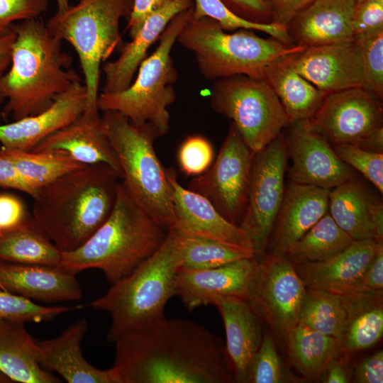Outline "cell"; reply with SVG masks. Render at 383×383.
Listing matches in <instances>:
<instances>
[{"label":"cell","mask_w":383,"mask_h":383,"mask_svg":"<svg viewBox=\"0 0 383 383\" xmlns=\"http://www.w3.org/2000/svg\"><path fill=\"white\" fill-rule=\"evenodd\" d=\"M113 343L122 383L235 382L223 339L192 321L165 318Z\"/></svg>","instance_id":"6da1fadb"},{"label":"cell","mask_w":383,"mask_h":383,"mask_svg":"<svg viewBox=\"0 0 383 383\" xmlns=\"http://www.w3.org/2000/svg\"><path fill=\"white\" fill-rule=\"evenodd\" d=\"M16 33L11 65L0 81L1 118L13 121L48 109L72 84L81 82L62 40L53 36L40 16L13 23Z\"/></svg>","instance_id":"7a4b0ae2"},{"label":"cell","mask_w":383,"mask_h":383,"mask_svg":"<svg viewBox=\"0 0 383 383\" xmlns=\"http://www.w3.org/2000/svg\"><path fill=\"white\" fill-rule=\"evenodd\" d=\"M121 179L109 165H86L36 191L32 218L61 252L81 246L106 221Z\"/></svg>","instance_id":"3957f363"},{"label":"cell","mask_w":383,"mask_h":383,"mask_svg":"<svg viewBox=\"0 0 383 383\" xmlns=\"http://www.w3.org/2000/svg\"><path fill=\"white\" fill-rule=\"evenodd\" d=\"M167 233L140 206L121 180L108 218L81 246L61 252L58 267L75 274L98 269L111 285L151 257Z\"/></svg>","instance_id":"277c9868"},{"label":"cell","mask_w":383,"mask_h":383,"mask_svg":"<svg viewBox=\"0 0 383 383\" xmlns=\"http://www.w3.org/2000/svg\"><path fill=\"white\" fill-rule=\"evenodd\" d=\"M179 233L168 231L159 249L126 277L111 285L90 306L107 312L110 343L130 331L165 319L167 301L175 296L177 274L181 265Z\"/></svg>","instance_id":"5b68a950"},{"label":"cell","mask_w":383,"mask_h":383,"mask_svg":"<svg viewBox=\"0 0 383 383\" xmlns=\"http://www.w3.org/2000/svg\"><path fill=\"white\" fill-rule=\"evenodd\" d=\"M255 31L238 29L228 33L216 21L196 18L193 12L177 41L193 52L204 78L213 81L237 74L264 79L274 60L306 48L287 45L272 37L261 38Z\"/></svg>","instance_id":"8992f818"},{"label":"cell","mask_w":383,"mask_h":383,"mask_svg":"<svg viewBox=\"0 0 383 383\" xmlns=\"http://www.w3.org/2000/svg\"><path fill=\"white\" fill-rule=\"evenodd\" d=\"M101 122L118 157L127 190L145 211L169 231L175 216L166 170L154 148L157 133L149 124H132L117 111L103 112Z\"/></svg>","instance_id":"52a82bcc"},{"label":"cell","mask_w":383,"mask_h":383,"mask_svg":"<svg viewBox=\"0 0 383 383\" xmlns=\"http://www.w3.org/2000/svg\"><path fill=\"white\" fill-rule=\"evenodd\" d=\"M193 12L194 6L170 21L160 36L157 47L141 62L135 81L127 89L99 94V111H117L133 125L149 124L159 137L168 133L170 116L167 108L176 100L173 84L178 78L171 51Z\"/></svg>","instance_id":"ba28073f"},{"label":"cell","mask_w":383,"mask_h":383,"mask_svg":"<svg viewBox=\"0 0 383 383\" xmlns=\"http://www.w3.org/2000/svg\"><path fill=\"white\" fill-rule=\"evenodd\" d=\"M133 4V0H79L47 21L49 32L67 41L78 55L87 92V110L99 111L101 65L122 46L120 21L128 19Z\"/></svg>","instance_id":"9c48e42d"},{"label":"cell","mask_w":383,"mask_h":383,"mask_svg":"<svg viewBox=\"0 0 383 383\" xmlns=\"http://www.w3.org/2000/svg\"><path fill=\"white\" fill-rule=\"evenodd\" d=\"M214 111L232 121L254 152L266 147L290 123L282 105L263 79L237 74L214 81L210 91Z\"/></svg>","instance_id":"30bf717a"},{"label":"cell","mask_w":383,"mask_h":383,"mask_svg":"<svg viewBox=\"0 0 383 383\" xmlns=\"http://www.w3.org/2000/svg\"><path fill=\"white\" fill-rule=\"evenodd\" d=\"M287 163L281 133L255 152L248 202L238 225L250 240L254 257L263 254L269 244L284 195Z\"/></svg>","instance_id":"8fae6325"},{"label":"cell","mask_w":383,"mask_h":383,"mask_svg":"<svg viewBox=\"0 0 383 383\" xmlns=\"http://www.w3.org/2000/svg\"><path fill=\"white\" fill-rule=\"evenodd\" d=\"M254 155L231 123L213 163L187 189L204 196L226 220L238 226L248 202Z\"/></svg>","instance_id":"7c38bea8"},{"label":"cell","mask_w":383,"mask_h":383,"mask_svg":"<svg viewBox=\"0 0 383 383\" xmlns=\"http://www.w3.org/2000/svg\"><path fill=\"white\" fill-rule=\"evenodd\" d=\"M306 291L295 265L285 255L270 252L257 260L247 301L284 338L299 322Z\"/></svg>","instance_id":"4fadbf2b"},{"label":"cell","mask_w":383,"mask_h":383,"mask_svg":"<svg viewBox=\"0 0 383 383\" xmlns=\"http://www.w3.org/2000/svg\"><path fill=\"white\" fill-rule=\"evenodd\" d=\"M308 121L333 145L359 146L383 127L382 100L362 87L330 93Z\"/></svg>","instance_id":"5bb4252c"},{"label":"cell","mask_w":383,"mask_h":383,"mask_svg":"<svg viewBox=\"0 0 383 383\" xmlns=\"http://www.w3.org/2000/svg\"><path fill=\"white\" fill-rule=\"evenodd\" d=\"M289 124L286 145L292 161L288 172L291 182L331 190L356 178L353 168L338 157L331 144L308 119Z\"/></svg>","instance_id":"9a60e30c"},{"label":"cell","mask_w":383,"mask_h":383,"mask_svg":"<svg viewBox=\"0 0 383 383\" xmlns=\"http://www.w3.org/2000/svg\"><path fill=\"white\" fill-rule=\"evenodd\" d=\"M293 63L299 74L325 94L365 87L360 49L355 38L307 47L294 55Z\"/></svg>","instance_id":"2e32d148"},{"label":"cell","mask_w":383,"mask_h":383,"mask_svg":"<svg viewBox=\"0 0 383 383\" xmlns=\"http://www.w3.org/2000/svg\"><path fill=\"white\" fill-rule=\"evenodd\" d=\"M175 220L172 228L183 235L205 237L254 255L250 240L239 226L226 220L204 196L183 187L173 170H166Z\"/></svg>","instance_id":"e0dca14e"},{"label":"cell","mask_w":383,"mask_h":383,"mask_svg":"<svg viewBox=\"0 0 383 383\" xmlns=\"http://www.w3.org/2000/svg\"><path fill=\"white\" fill-rule=\"evenodd\" d=\"M257 265L255 257L204 270H179L175 296L192 311L213 305L221 297L235 296L247 301Z\"/></svg>","instance_id":"ac0fdd59"},{"label":"cell","mask_w":383,"mask_h":383,"mask_svg":"<svg viewBox=\"0 0 383 383\" xmlns=\"http://www.w3.org/2000/svg\"><path fill=\"white\" fill-rule=\"evenodd\" d=\"M87 92L78 82L59 95L45 111L0 125L1 147L30 151L44 138L74 121L85 109Z\"/></svg>","instance_id":"d6986e66"},{"label":"cell","mask_w":383,"mask_h":383,"mask_svg":"<svg viewBox=\"0 0 383 383\" xmlns=\"http://www.w3.org/2000/svg\"><path fill=\"white\" fill-rule=\"evenodd\" d=\"M87 331V321L80 318L57 337L36 340L40 365L48 372L58 374L68 383H122L113 367L98 369L83 356L81 343Z\"/></svg>","instance_id":"ffe728a7"},{"label":"cell","mask_w":383,"mask_h":383,"mask_svg":"<svg viewBox=\"0 0 383 383\" xmlns=\"http://www.w3.org/2000/svg\"><path fill=\"white\" fill-rule=\"evenodd\" d=\"M76 275L55 266L0 260V289L33 301L81 299L82 289Z\"/></svg>","instance_id":"44dd1931"},{"label":"cell","mask_w":383,"mask_h":383,"mask_svg":"<svg viewBox=\"0 0 383 383\" xmlns=\"http://www.w3.org/2000/svg\"><path fill=\"white\" fill-rule=\"evenodd\" d=\"M329 192L290 182L269 241L271 252L284 255L328 213Z\"/></svg>","instance_id":"7402d4cb"},{"label":"cell","mask_w":383,"mask_h":383,"mask_svg":"<svg viewBox=\"0 0 383 383\" xmlns=\"http://www.w3.org/2000/svg\"><path fill=\"white\" fill-rule=\"evenodd\" d=\"M61 150L85 165L105 164L122 179L118 157L104 133L99 111L84 109L74 121L50 134L30 151Z\"/></svg>","instance_id":"603a6c76"},{"label":"cell","mask_w":383,"mask_h":383,"mask_svg":"<svg viewBox=\"0 0 383 383\" xmlns=\"http://www.w3.org/2000/svg\"><path fill=\"white\" fill-rule=\"evenodd\" d=\"M355 0H315L287 26L293 45L320 46L353 40Z\"/></svg>","instance_id":"cb8c5ba5"},{"label":"cell","mask_w":383,"mask_h":383,"mask_svg":"<svg viewBox=\"0 0 383 383\" xmlns=\"http://www.w3.org/2000/svg\"><path fill=\"white\" fill-rule=\"evenodd\" d=\"M382 247V241L354 240L328 260L295 268L306 288L342 294L350 291Z\"/></svg>","instance_id":"d4e9b609"},{"label":"cell","mask_w":383,"mask_h":383,"mask_svg":"<svg viewBox=\"0 0 383 383\" xmlns=\"http://www.w3.org/2000/svg\"><path fill=\"white\" fill-rule=\"evenodd\" d=\"M328 212L354 240L382 241V201L355 178L330 190Z\"/></svg>","instance_id":"484cf974"},{"label":"cell","mask_w":383,"mask_h":383,"mask_svg":"<svg viewBox=\"0 0 383 383\" xmlns=\"http://www.w3.org/2000/svg\"><path fill=\"white\" fill-rule=\"evenodd\" d=\"M192 6V0H173L148 16L132 40L122 45L119 57L103 66L105 77L103 92L117 93L127 89L146 57L148 49L160 38L170 21Z\"/></svg>","instance_id":"4316f807"},{"label":"cell","mask_w":383,"mask_h":383,"mask_svg":"<svg viewBox=\"0 0 383 383\" xmlns=\"http://www.w3.org/2000/svg\"><path fill=\"white\" fill-rule=\"evenodd\" d=\"M213 305L223 321L225 347L235 382L245 383L250 362L263 338L262 319L246 300L239 297H221Z\"/></svg>","instance_id":"83f0119b"},{"label":"cell","mask_w":383,"mask_h":383,"mask_svg":"<svg viewBox=\"0 0 383 383\" xmlns=\"http://www.w3.org/2000/svg\"><path fill=\"white\" fill-rule=\"evenodd\" d=\"M0 372L13 382H61L42 367L36 339L19 321L0 319Z\"/></svg>","instance_id":"f1b7e54d"},{"label":"cell","mask_w":383,"mask_h":383,"mask_svg":"<svg viewBox=\"0 0 383 383\" xmlns=\"http://www.w3.org/2000/svg\"><path fill=\"white\" fill-rule=\"evenodd\" d=\"M295 54L274 60L267 67L264 78L279 99L290 123L309 119L326 95L296 71L293 63Z\"/></svg>","instance_id":"f546056e"},{"label":"cell","mask_w":383,"mask_h":383,"mask_svg":"<svg viewBox=\"0 0 383 383\" xmlns=\"http://www.w3.org/2000/svg\"><path fill=\"white\" fill-rule=\"evenodd\" d=\"M341 295L346 311V323L340 339L342 352L371 347L383 333L382 291Z\"/></svg>","instance_id":"4dcf8cb0"},{"label":"cell","mask_w":383,"mask_h":383,"mask_svg":"<svg viewBox=\"0 0 383 383\" xmlns=\"http://www.w3.org/2000/svg\"><path fill=\"white\" fill-rule=\"evenodd\" d=\"M0 260L58 267L61 251L30 215L18 226L0 231Z\"/></svg>","instance_id":"1f68e13d"},{"label":"cell","mask_w":383,"mask_h":383,"mask_svg":"<svg viewBox=\"0 0 383 383\" xmlns=\"http://www.w3.org/2000/svg\"><path fill=\"white\" fill-rule=\"evenodd\" d=\"M290 359L296 370L309 379L321 377L328 363L342 352L338 339L322 334L300 323L284 338Z\"/></svg>","instance_id":"d6a6232c"},{"label":"cell","mask_w":383,"mask_h":383,"mask_svg":"<svg viewBox=\"0 0 383 383\" xmlns=\"http://www.w3.org/2000/svg\"><path fill=\"white\" fill-rule=\"evenodd\" d=\"M0 157L11 161L35 191L84 166L61 150L18 151L0 148Z\"/></svg>","instance_id":"836d02e7"},{"label":"cell","mask_w":383,"mask_h":383,"mask_svg":"<svg viewBox=\"0 0 383 383\" xmlns=\"http://www.w3.org/2000/svg\"><path fill=\"white\" fill-rule=\"evenodd\" d=\"M353 241L328 212L284 255L294 265L322 262L336 255Z\"/></svg>","instance_id":"e575fe53"},{"label":"cell","mask_w":383,"mask_h":383,"mask_svg":"<svg viewBox=\"0 0 383 383\" xmlns=\"http://www.w3.org/2000/svg\"><path fill=\"white\" fill-rule=\"evenodd\" d=\"M298 323L340 340L346 323V311L342 295L306 288Z\"/></svg>","instance_id":"d590c367"},{"label":"cell","mask_w":383,"mask_h":383,"mask_svg":"<svg viewBox=\"0 0 383 383\" xmlns=\"http://www.w3.org/2000/svg\"><path fill=\"white\" fill-rule=\"evenodd\" d=\"M181 270H204L234 261L252 257L246 251L218 240L196 235L180 234Z\"/></svg>","instance_id":"8d00e7d4"},{"label":"cell","mask_w":383,"mask_h":383,"mask_svg":"<svg viewBox=\"0 0 383 383\" xmlns=\"http://www.w3.org/2000/svg\"><path fill=\"white\" fill-rule=\"evenodd\" d=\"M194 16L207 17L216 21L224 30L248 29L263 32L287 45H294L287 26L276 23H258L247 21L231 11L221 0H192Z\"/></svg>","instance_id":"74e56055"},{"label":"cell","mask_w":383,"mask_h":383,"mask_svg":"<svg viewBox=\"0 0 383 383\" xmlns=\"http://www.w3.org/2000/svg\"><path fill=\"white\" fill-rule=\"evenodd\" d=\"M298 380L283 364L273 338L270 334L264 335L248 365L245 383H287Z\"/></svg>","instance_id":"f35d334b"},{"label":"cell","mask_w":383,"mask_h":383,"mask_svg":"<svg viewBox=\"0 0 383 383\" xmlns=\"http://www.w3.org/2000/svg\"><path fill=\"white\" fill-rule=\"evenodd\" d=\"M80 308V305L45 306L29 299L0 289V319L38 323Z\"/></svg>","instance_id":"ab89813d"},{"label":"cell","mask_w":383,"mask_h":383,"mask_svg":"<svg viewBox=\"0 0 383 383\" xmlns=\"http://www.w3.org/2000/svg\"><path fill=\"white\" fill-rule=\"evenodd\" d=\"M361 55L365 87L383 99V31L355 36Z\"/></svg>","instance_id":"60d3db41"},{"label":"cell","mask_w":383,"mask_h":383,"mask_svg":"<svg viewBox=\"0 0 383 383\" xmlns=\"http://www.w3.org/2000/svg\"><path fill=\"white\" fill-rule=\"evenodd\" d=\"M338 157L364 175L383 193V152H372L351 144L332 145Z\"/></svg>","instance_id":"b9f144b4"},{"label":"cell","mask_w":383,"mask_h":383,"mask_svg":"<svg viewBox=\"0 0 383 383\" xmlns=\"http://www.w3.org/2000/svg\"><path fill=\"white\" fill-rule=\"evenodd\" d=\"M211 143L199 135L188 136L181 144L177 161L181 171L187 176H199L205 172L213 161Z\"/></svg>","instance_id":"7bdbcfd3"},{"label":"cell","mask_w":383,"mask_h":383,"mask_svg":"<svg viewBox=\"0 0 383 383\" xmlns=\"http://www.w3.org/2000/svg\"><path fill=\"white\" fill-rule=\"evenodd\" d=\"M352 25L355 36L383 31V0H355Z\"/></svg>","instance_id":"ee69618b"},{"label":"cell","mask_w":383,"mask_h":383,"mask_svg":"<svg viewBox=\"0 0 383 383\" xmlns=\"http://www.w3.org/2000/svg\"><path fill=\"white\" fill-rule=\"evenodd\" d=\"M48 4V0H0V31L16 21L40 16Z\"/></svg>","instance_id":"f6af8a7d"},{"label":"cell","mask_w":383,"mask_h":383,"mask_svg":"<svg viewBox=\"0 0 383 383\" xmlns=\"http://www.w3.org/2000/svg\"><path fill=\"white\" fill-rule=\"evenodd\" d=\"M233 13L247 21L269 23L272 22L270 9L265 0H221Z\"/></svg>","instance_id":"bcb514c9"},{"label":"cell","mask_w":383,"mask_h":383,"mask_svg":"<svg viewBox=\"0 0 383 383\" xmlns=\"http://www.w3.org/2000/svg\"><path fill=\"white\" fill-rule=\"evenodd\" d=\"M29 216L19 198L11 194H0V231L18 226Z\"/></svg>","instance_id":"7dc6e473"},{"label":"cell","mask_w":383,"mask_h":383,"mask_svg":"<svg viewBox=\"0 0 383 383\" xmlns=\"http://www.w3.org/2000/svg\"><path fill=\"white\" fill-rule=\"evenodd\" d=\"M382 289L383 247L379 249L370 265L349 292H375L382 291Z\"/></svg>","instance_id":"c3c4849f"},{"label":"cell","mask_w":383,"mask_h":383,"mask_svg":"<svg viewBox=\"0 0 383 383\" xmlns=\"http://www.w3.org/2000/svg\"><path fill=\"white\" fill-rule=\"evenodd\" d=\"M268 4L272 22L287 26L293 18L315 0H265Z\"/></svg>","instance_id":"681fc988"},{"label":"cell","mask_w":383,"mask_h":383,"mask_svg":"<svg viewBox=\"0 0 383 383\" xmlns=\"http://www.w3.org/2000/svg\"><path fill=\"white\" fill-rule=\"evenodd\" d=\"M172 1L133 0V9L126 27L130 37L132 38L137 33L148 16Z\"/></svg>","instance_id":"f907efd6"},{"label":"cell","mask_w":383,"mask_h":383,"mask_svg":"<svg viewBox=\"0 0 383 383\" xmlns=\"http://www.w3.org/2000/svg\"><path fill=\"white\" fill-rule=\"evenodd\" d=\"M354 382L357 383L383 382V352L379 350L363 360L354 372Z\"/></svg>","instance_id":"816d5d0a"},{"label":"cell","mask_w":383,"mask_h":383,"mask_svg":"<svg viewBox=\"0 0 383 383\" xmlns=\"http://www.w3.org/2000/svg\"><path fill=\"white\" fill-rule=\"evenodd\" d=\"M0 187L18 190L32 198L36 194V191L26 182L13 164L1 157H0Z\"/></svg>","instance_id":"f5cc1de1"},{"label":"cell","mask_w":383,"mask_h":383,"mask_svg":"<svg viewBox=\"0 0 383 383\" xmlns=\"http://www.w3.org/2000/svg\"><path fill=\"white\" fill-rule=\"evenodd\" d=\"M16 37L13 24L7 29L0 31V81L11 65Z\"/></svg>","instance_id":"db71d44e"},{"label":"cell","mask_w":383,"mask_h":383,"mask_svg":"<svg viewBox=\"0 0 383 383\" xmlns=\"http://www.w3.org/2000/svg\"><path fill=\"white\" fill-rule=\"evenodd\" d=\"M321 377L322 382L325 383H348L351 381L346 365L338 357L328 363Z\"/></svg>","instance_id":"11a10c76"},{"label":"cell","mask_w":383,"mask_h":383,"mask_svg":"<svg viewBox=\"0 0 383 383\" xmlns=\"http://www.w3.org/2000/svg\"><path fill=\"white\" fill-rule=\"evenodd\" d=\"M362 150L372 152H383V127L379 128L365 140L359 146Z\"/></svg>","instance_id":"9f6ffc18"},{"label":"cell","mask_w":383,"mask_h":383,"mask_svg":"<svg viewBox=\"0 0 383 383\" xmlns=\"http://www.w3.org/2000/svg\"><path fill=\"white\" fill-rule=\"evenodd\" d=\"M57 3L58 7L57 12H63L70 7L69 0H57Z\"/></svg>","instance_id":"6f0895ef"},{"label":"cell","mask_w":383,"mask_h":383,"mask_svg":"<svg viewBox=\"0 0 383 383\" xmlns=\"http://www.w3.org/2000/svg\"><path fill=\"white\" fill-rule=\"evenodd\" d=\"M0 383H13V382L0 372Z\"/></svg>","instance_id":"680465c9"}]
</instances>
